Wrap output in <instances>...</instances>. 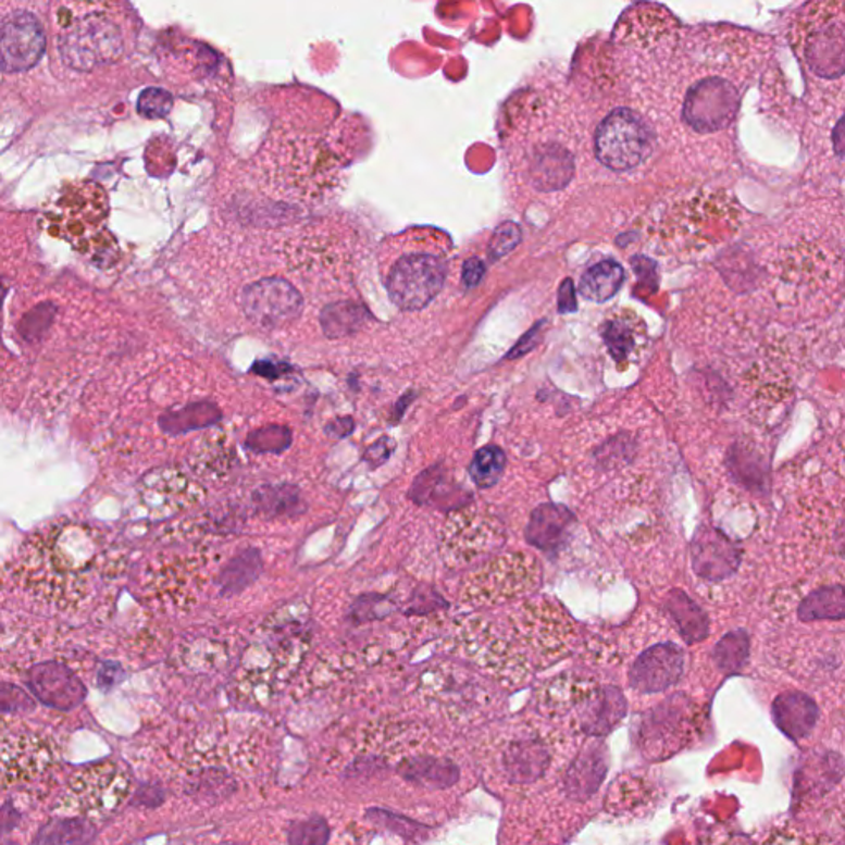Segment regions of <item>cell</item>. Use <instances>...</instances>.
Masks as SVG:
<instances>
[{
	"label": "cell",
	"instance_id": "obj_1",
	"mask_svg": "<svg viewBox=\"0 0 845 845\" xmlns=\"http://www.w3.org/2000/svg\"><path fill=\"white\" fill-rule=\"evenodd\" d=\"M107 572V538L73 521L53 522L25 540L15 579L35 598L57 608L82 605Z\"/></svg>",
	"mask_w": 845,
	"mask_h": 845
},
{
	"label": "cell",
	"instance_id": "obj_2",
	"mask_svg": "<svg viewBox=\"0 0 845 845\" xmlns=\"http://www.w3.org/2000/svg\"><path fill=\"white\" fill-rule=\"evenodd\" d=\"M654 149V131L634 107H611L595 129V156L609 171L639 167Z\"/></svg>",
	"mask_w": 845,
	"mask_h": 845
},
{
	"label": "cell",
	"instance_id": "obj_3",
	"mask_svg": "<svg viewBox=\"0 0 845 845\" xmlns=\"http://www.w3.org/2000/svg\"><path fill=\"white\" fill-rule=\"evenodd\" d=\"M129 784L126 771L114 761L91 765L70 780L53 809L65 815H78L91 822L103 821L123 805Z\"/></svg>",
	"mask_w": 845,
	"mask_h": 845
},
{
	"label": "cell",
	"instance_id": "obj_4",
	"mask_svg": "<svg viewBox=\"0 0 845 845\" xmlns=\"http://www.w3.org/2000/svg\"><path fill=\"white\" fill-rule=\"evenodd\" d=\"M57 760V746L45 733L22 726L0 729V786L35 780Z\"/></svg>",
	"mask_w": 845,
	"mask_h": 845
},
{
	"label": "cell",
	"instance_id": "obj_5",
	"mask_svg": "<svg viewBox=\"0 0 845 845\" xmlns=\"http://www.w3.org/2000/svg\"><path fill=\"white\" fill-rule=\"evenodd\" d=\"M446 263L433 254H407L392 268L388 295L401 311H421L442 293Z\"/></svg>",
	"mask_w": 845,
	"mask_h": 845
},
{
	"label": "cell",
	"instance_id": "obj_6",
	"mask_svg": "<svg viewBox=\"0 0 845 845\" xmlns=\"http://www.w3.org/2000/svg\"><path fill=\"white\" fill-rule=\"evenodd\" d=\"M301 295L288 281L266 277L248 286L244 293L247 318L258 327L277 328L291 324L302 312Z\"/></svg>",
	"mask_w": 845,
	"mask_h": 845
},
{
	"label": "cell",
	"instance_id": "obj_7",
	"mask_svg": "<svg viewBox=\"0 0 845 845\" xmlns=\"http://www.w3.org/2000/svg\"><path fill=\"white\" fill-rule=\"evenodd\" d=\"M47 47L44 27L32 14L11 15L0 24V69L24 72L40 62Z\"/></svg>",
	"mask_w": 845,
	"mask_h": 845
},
{
	"label": "cell",
	"instance_id": "obj_8",
	"mask_svg": "<svg viewBox=\"0 0 845 845\" xmlns=\"http://www.w3.org/2000/svg\"><path fill=\"white\" fill-rule=\"evenodd\" d=\"M25 682L44 706L62 712L82 706L88 695L82 679L59 661L40 662L28 669Z\"/></svg>",
	"mask_w": 845,
	"mask_h": 845
},
{
	"label": "cell",
	"instance_id": "obj_9",
	"mask_svg": "<svg viewBox=\"0 0 845 845\" xmlns=\"http://www.w3.org/2000/svg\"><path fill=\"white\" fill-rule=\"evenodd\" d=\"M685 654L678 644H656L644 650L633 669L630 684L641 694H659L678 684L684 674Z\"/></svg>",
	"mask_w": 845,
	"mask_h": 845
},
{
	"label": "cell",
	"instance_id": "obj_10",
	"mask_svg": "<svg viewBox=\"0 0 845 845\" xmlns=\"http://www.w3.org/2000/svg\"><path fill=\"white\" fill-rule=\"evenodd\" d=\"M692 567L707 582H722L738 570L740 548L716 529H700L691 547Z\"/></svg>",
	"mask_w": 845,
	"mask_h": 845
},
{
	"label": "cell",
	"instance_id": "obj_11",
	"mask_svg": "<svg viewBox=\"0 0 845 845\" xmlns=\"http://www.w3.org/2000/svg\"><path fill=\"white\" fill-rule=\"evenodd\" d=\"M576 706L580 730L588 736L608 735L627 712L626 698L617 687L588 691Z\"/></svg>",
	"mask_w": 845,
	"mask_h": 845
},
{
	"label": "cell",
	"instance_id": "obj_12",
	"mask_svg": "<svg viewBox=\"0 0 845 845\" xmlns=\"http://www.w3.org/2000/svg\"><path fill=\"white\" fill-rule=\"evenodd\" d=\"M550 745L540 736H522L509 743L502 755V768L510 783H535L550 768Z\"/></svg>",
	"mask_w": 845,
	"mask_h": 845
},
{
	"label": "cell",
	"instance_id": "obj_13",
	"mask_svg": "<svg viewBox=\"0 0 845 845\" xmlns=\"http://www.w3.org/2000/svg\"><path fill=\"white\" fill-rule=\"evenodd\" d=\"M575 518L567 507L545 504L532 513L525 538L545 554H554L560 550L569 540Z\"/></svg>",
	"mask_w": 845,
	"mask_h": 845
},
{
	"label": "cell",
	"instance_id": "obj_14",
	"mask_svg": "<svg viewBox=\"0 0 845 845\" xmlns=\"http://www.w3.org/2000/svg\"><path fill=\"white\" fill-rule=\"evenodd\" d=\"M608 771V749L593 742L576 757L567 771L566 790L575 801H586L598 791Z\"/></svg>",
	"mask_w": 845,
	"mask_h": 845
},
{
	"label": "cell",
	"instance_id": "obj_15",
	"mask_svg": "<svg viewBox=\"0 0 845 845\" xmlns=\"http://www.w3.org/2000/svg\"><path fill=\"white\" fill-rule=\"evenodd\" d=\"M819 719L816 701L803 692H784L773 704V720L787 738L799 740L811 735Z\"/></svg>",
	"mask_w": 845,
	"mask_h": 845
},
{
	"label": "cell",
	"instance_id": "obj_16",
	"mask_svg": "<svg viewBox=\"0 0 845 845\" xmlns=\"http://www.w3.org/2000/svg\"><path fill=\"white\" fill-rule=\"evenodd\" d=\"M397 771L408 783L425 790H448L452 784L458 783L461 776L458 765L446 758L425 757V755L407 758L398 765Z\"/></svg>",
	"mask_w": 845,
	"mask_h": 845
},
{
	"label": "cell",
	"instance_id": "obj_17",
	"mask_svg": "<svg viewBox=\"0 0 845 845\" xmlns=\"http://www.w3.org/2000/svg\"><path fill=\"white\" fill-rule=\"evenodd\" d=\"M666 609L685 643L697 644L709 636V618L701 611L700 606L692 601L681 589L669 593Z\"/></svg>",
	"mask_w": 845,
	"mask_h": 845
},
{
	"label": "cell",
	"instance_id": "obj_18",
	"mask_svg": "<svg viewBox=\"0 0 845 845\" xmlns=\"http://www.w3.org/2000/svg\"><path fill=\"white\" fill-rule=\"evenodd\" d=\"M261 572H263V558H261L260 550L247 548V550L240 551L220 572L219 580H216L220 596L228 598V596L240 595L260 579Z\"/></svg>",
	"mask_w": 845,
	"mask_h": 845
},
{
	"label": "cell",
	"instance_id": "obj_19",
	"mask_svg": "<svg viewBox=\"0 0 845 845\" xmlns=\"http://www.w3.org/2000/svg\"><path fill=\"white\" fill-rule=\"evenodd\" d=\"M573 174V159L560 146L542 149L535 159V185L542 190L561 189Z\"/></svg>",
	"mask_w": 845,
	"mask_h": 845
},
{
	"label": "cell",
	"instance_id": "obj_20",
	"mask_svg": "<svg viewBox=\"0 0 845 845\" xmlns=\"http://www.w3.org/2000/svg\"><path fill=\"white\" fill-rule=\"evenodd\" d=\"M623 281L621 264L613 260L601 261L583 274L580 293L588 301L606 302L620 291Z\"/></svg>",
	"mask_w": 845,
	"mask_h": 845
},
{
	"label": "cell",
	"instance_id": "obj_21",
	"mask_svg": "<svg viewBox=\"0 0 845 845\" xmlns=\"http://www.w3.org/2000/svg\"><path fill=\"white\" fill-rule=\"evenodd\" d=\"M253 502L268 518H291L306 510L298 487L288 484L261 487L253 494Z\"/></svg>",
	"mask_w": 845,
	"mask_h": 845
},
{
	"label": "cell",
	"instance_id": "obj_22",
	"mask_svg": "<svg viewBox=\"0 0 845 845\" xmlns=\"http://www.w3.org/2000/svg\"><path fill=\"white\" fill-rule=\"evenodd\" d=\"M844 588L842 585L824 586L806 596L797 608L801 621H842L845 617Z\"/></svg>",
	"mask_w": 845,
	"mask_h": 845
},
{
	"label": "cell",
	"instance_id": "obj_23",
	"mask_svg": "<svg viewBox=\"0 0 845 845\" xmlns=\"http://www.w3.org/2000/svg\"><path fill=\"white\" fill-rule=\"evenodd\" d=\"M97 829L85 818L52 819L38 831L35 844H88Z\"/></svg>",
	"mask_w": 845,
	"mask_h": 845
},
{
	"label": "cell",
	"instance_id": "obj_24",
	"mask_svg": "<svg viewBox=\"0 0 845 845\" xmlns=\"http://www.w3.org/2000/svg\"><path fill=\"white\" fill-rule=\"evenodd\" d=\"M365 319L366 311L362 306L353 302H336L322 311V331L331 339H340L356 334L365 324Z\"/></svg>",
	"mask_w": 845,
	"mask_h": 845
},
{
	"label": "cell",
	"instance_id": "obj_25",
	"mask_svg": "<svg viewBox=\"0 0 845 845\" xmlns=\"http://www.w3.org/2000/svg\"><path fill=\"white\" fill-rule=\"evenodd\" d=\"M749 637L745 631H733L725 634L713 649V661L717 668L725 674H733L748 661Z\"/></svg>",
	"mask_w": 845,
	"mask_h": 845
},
{
	"label": "cell",
	"instance_id": "obj_26",
	"mask_svg": "<svg viewBox=\"0 0 845 845\" xmlns=\"http://www.w3.org/2000/svg\"><path fill=\"white\" fill-rule=\"evenodd\" d=\"M504 468H506V455L502 449L497 446H486L474 456L473 462L469 465V474L477 487L489 489L499 483Z\"/></svg>",
	"mask_w": 845,
	"mask_h": 845
},
{
	"label": "cell",
	"instance_id": "obj_27",
	"mask_svg": "<svg viewBox=\"0 0 845 845\" xmlns=\"http://www.w3.org/2000/svg\"><path fill=\"white\" fill-rule=\"evenodd\" d=\"M605 344L608 346L609 353L618 360L624 362L636 347V324L633 319L618 318L614 321L606 322Z\"/></svg>",
	"mask_w": 845,
	"mask_h": 845
},
{
	"label": "cell",
	"instance_id": "obj_28",
	"mask_svg": "<svg viewBox=\"0 0 845 845\" xmlns=\"http://www.w3.org/2000/svg\"><path fill=\"white\" fill-rule=\"evenodd\" d=\"M220 413L215 407L207 403H197L192 407L185 408V410L178 411L175 414H169L162 425L169 430V432L184 433L190 432L194 428H202V426L212 425L219 420Z\"/></svg>",
	"mask_w": 845,
	"mask_h": 845
},
{
	"label": "cell",
	"instance_id": "obj_29",
	"mask_svg": "<svg viewBox=\"0 0 845 845\" xmlns=\"http://www.w3.org/2000/svg\"><path fill=\"white\" fill-rule=\"evenodd\" d=\"M366 818L375 822V824H381L382 828L388 829L394 834L401 835L405 841H420V838L428 835V828L426 825L420 824V822L413 821V819L405 818V816L385 811V809H369Z\"/></svg>",
	"mask_w": 845,
	"mask_h": 845
},
{
	"label": "cell",
	"instance_id": "obj_30",
	"mask_svg": "<svg viewBox=\"0 0 845 845\" xmlns=\"http://www.w3.org/2000/svg\"><path fill=\"white\" fill-rule=\"evenodd\" d=\"M395 609L397 606L392 601L390 596L362 595L350 606L349 620L353 624L370 623V621L387 618Z\"/></svg>",
	"mask_w": 845,
	"mask_h": 845
},
{
	"label": "cell",
	"instance_id": "obj_31",
	"mask_svg": "<svg viewBox=\"0 0 845 845\" xmlns=\"http://www.w3.org/2000/svg\"><path fill=\"white\" fill-rule=\"evenodd\" d=\"M331 838V828L322 818L298 821L289 828L288 842L293 845H322Z\"/></svg>",
	"mask_w": 845,
	"mask_h": 845
},
{
	"label": "cell",
	"instance_id": "obj_32",
	"mask_svg": "<svg viewBox=\"0 0 845 845\" xmlns=\"http://www.w3.org/2000/svg\"><path fill=\"white\" fill-rule=\"evenodd\" d=\"M291 435L286 428H264L250 436L248 446L258 452H279L288 448Z\"/></svg>",
	"mask_w": 845,
	"mask_h": 845
},
{
	"label": "cell",
	"instance_id": "obj_33",
	"mask_svg": "<svg viewBox=\"0 0 845 845\" xmlns=\"http://www.w3.org/2000/svg\"><path fill=\"white\" fill-rule=\"evenodd\" d=\"M32 710H35V700L24 688L12 684H0V716L32 712Z\"/></svg>",
	"mask_w": 845,
	"mask_h": 845
},
{
	"label": "cell",
	"instance_id": "obj_34",
	"mask_svg": "<svg viewBox=\"0 0 845 845\" xmlns=\"http://www.w3.org/2000/svg\"><path fill=\"white\" fill-rule=\"evenodd\" d=\"M522 233L519 225L512 222L502 223L499 228L494 233L493 240L489 245V254L494 260L509 254L513 248L521 244Z\"/></svg>",
	"mask_w": 845,
	"mask_h": 845
},
{
	"label": "cell",
	"instance_id": "obj_35",
	"mask_svg": "<svg viewBox=\"0 0 845 845\" xmlns=\"http://www.w3.org/2000/svg\"><path fill=\"white\" fill-rule=\"evenodd\" d=\"M446 606H448V602H446L435 589L426 588L423 589V592L414 593L405 613H407L408 617H423V614L432 613V611L446 608Z\"/></svg>",
	"mask_w": 845,
	"mask_h": 845
},
{
	"label": "cell",
	"instance_id": "obj_36",
	"mask_svg": "<svg viewBox=\"0 0 845 845\" xmlns=\"http://www.w3.org/2000/svg\"><path fill=\"white\" fill-rule=\"evenodd\" d=\"M484 273H486V266H484L483 261L480 258H469L462 268V281L468 288H474V286L480 285Z\"/></svg>",
	"mask_w": 845,
	"mask_h": 845
},
{
	"label": "cell",
	"instance_id": "obj_37",
	"mask_svg": "<svg viewBox=\"0 0 845 845\" xmlns=\"http://www.w3.org/2000/svg\"><path fill=\"white\" fill-rule=\"evenodd\" d=\"M123 674V669H121L120 666H103V669L100 671V675H98V684H100V687L111 688L113 685H116L117 682H121V679L124 678Z\"/></svg>",
	"mask_w": 845,
	"mask_h": 845
},
{
	"label": "cell",
	"instance_id": "obj_38",
	"mask_svg": "<svg viewBox=\"0 0 845 845\" xmlns=\"http://www.w3.org/2000/svg\"><path fill=\"white\" fill-rule=\"evenodd\" d=\"M18 821H21V815L11 805L2 806L0 808V835L14 831Z\"/></svg>",
	"mask_w": 845,
	"mask_h": 845
},
{
	"label": "cell",
	"instance_id": "obj_39",
	"mask_svg": "<svg viewBox=\"0 0 845 845\" xmlns=\"http://www.w3.org/2000/svg\"><path fill=\"white\" fill-rule=\"evenodd\" d=\"M137 799H139L140 805L154 806V803L161 805L164 801V794L158 787H148V790L137 794Z\"/></svg>",
	"mask_w": 845,
	"mask_h": 845
}]
</instances>
